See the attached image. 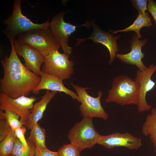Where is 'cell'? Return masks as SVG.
Here are the masks:
<instances>
[{
  "label": "cell",
  "instance_id": "obj_18",
  "mask_svg": "<svg viewBox=\"0 0 156 156\" xmlns=\"http://www.w3.org/2000/svg\"><path fill=\"white\" fill-rule=\"evenodd\" d=\"M142 134L149 137L156 155V106L151 109V113L146 118L142 128Z\"/></svg>",
  "mask_w": 156,
  "mask_h": 156
},
{
  "label": "cell",
  "instance_id": "obj_22",
  "mask_svg": "<svg viewBox=\"0 0 156 156\" xmlns=\"http://www.w3.org/2000/svg\"><path fill=\"white\" fill-rule=\"evenodd\" d=\"M6 120L14 132L16 129L23 127L22 123L19 119L20 116L16 113L8 109L5 110Z\"/></svg>",
  "mask_w": 156,
  "mask_h": 156
},
{
  "label": "cell",
  "instance_id": "obj_21",
  "mask_svg": "<svg viewBox=\"0 0 156 156\" xmlns=\"http://www.w3.org/2000/svg\"><path fill=\"white\" fill-rule=\"evenodd\" d=\"M35 148L36 147L31 143L30 148L26 147L17 138L12 154L15 156H32L35 155Z\"/></svg>",
  "mask_w": 156,
  "mask_h": 156
},
{
  "label": "cell",
  "instance_id": "obj_26",
  "mask_svg": "<svg viewBox=\"0 0 156 156\" xmlns=\"http://www.w3.org/2000/svg\"><path fill=\"white\" fill-rule=\"evenodd\" d=\"M5 120H0V142L4 139L12 130Z\"/></svg>",
  "mask_w": 156,
  "mask_h": 156
},
{
  "label": "cell",
  "instance_id": "obj_24",
  "mask_svg": "<svg viewBox=\"0 0 156 156\" xmlns=\"http://www.w3.org/2000/svg\"><path fill=\"white\" fill-rule=\"evenodd\" d=\"M26 131V129L23 126L16 129L14 132L17 137L21 141L22 144L28 148H30L31 145V142L27 140L25 137V135Z\"/></svg>",
  "mask_w": 156,
  "mask_h": 156
},
{
  "label": "cell",
  "instance_id": "obj_7",
  "mask_svg": "<svg viewBox=\"0 0 156 156\" xmlns=\"http://www.w3.org/2000/svg\"><path fill=\"white\" fill-rule=\"evenodd\" d=\"M70 84L76 91L81 103L79 109L83 117L100 118L105 120L108 119L109 115L101 103V98L103 94L101 91H98V96L95 97L90 96L86 91L90 89V88L82 87L73 83Z\"/></svg>",
  "mask_w": 156,
  "mask_h": 156
},
{
  "label": "cell",
  "instance_id": "obj_17",
  "mask_svg": "<svg viewBox=\"0 0 156 156\" xmlns=\"http://www.w3.org/2000/svg\"><path fill=\"white\" fill-rule=\"evenodd\" d=\"M153 26L151 17L146 12L145 14L138 13V16L133 23L126 28L118 30H110V32L114 34L119 32H126L133 31L136 33L138 38H140L142 36L140 32L141 29L144 27H149Z\"/></svg>",
  "mask_w": 156,
  "mask_h": 156
},
{
  "label": "cell",
  "instance_id": "obj_9",
  "mask_svg": "<svg viewBox=\"0 0 156 156\" xmlns=\"http://www.w3.org/2000/svg\"><path fill=\"white\" fill-rule=\"evenodd\" d=\"M37 99L22 96L16 99H12L0 93V109H8L16 113L20 117L23 125H25L28 120L34 103Z\"/></svg>",
  "mask_w": 156,
  "mask_h": 156
},
{
  "label": "cell",
  "instance_id": "obj_13",
  "mask_svg": "<svg viewBox=\"0 0 156 156\" xmlns=\"http://www.w3.org/2000/svg\"><path fill=\"white\" fill-rule=\"evenodd\" d=\"M97 144L107 149L123 147L136 150L140 147L142 143L141 138L135 137L130 133L117 132L106 135H101Z\"/></svg>",
  "mask_w": 156,
  "mask_h": 156
},
{
  "label": "cell",
  "instance_id": "obj_20",
  "mask_svg": "<svg viewBox=\"0 0 156 156\" xmlns=\"http://www.w3.org/2000/svg\"><path fill=\"white\" fill-rule=\"evenodd\" d=\"M17 137L12 130L0 143V156H7L12 154Z\"/></svg>",
  "mask_w": 156,
  "mask_h": 156
},
{
  "label": "cell",
  "instance_id": "obj_3",
  "mask_svg": "<svg viewBox=\"0 0 156 156\" xmlns=\"http://www.w3.org/2000/svg\"><path fill=\"white\" fill-rule=\"evenodd\" d=\"M21 0H15L11 15L4 19L3 23L7 26L3 32L10 42H14L16 36L34 30L49 28V21L41 24L35 23L23 15L21 10Z\"/></svg>",
  "mask_w": 156,
  "mask_h": 156
},
{
  "label": "cell",
  "instance_id": "obj_2",
  "mask_svg": "<svg viewBox=\"0 0 156 156\" xmlns=\"http://www.w3.org/2000/svg\"><path fill=\"white\" fill-rule=\"evenodd\" d=\"M139 92L138 83L127 75H120L113 79L105 102L115 103L122 106L129 105L137 106Z\"/></svg>",
  "mask_w": 156,
  "mask_h": 156
},
{
  "label": "cell",
  "instance_id": "obj_11",
  "mask_svg": "<svg viewBox=\"0 0 156 156\" xmlns=\"http://www.w3.org/2000/svg\"><path fill=\"white\" fill-rule=\"evenodd\" d=\"M91 26L93 29L91 35L86 38H77L76 46L82 43L87 40H91L96 43H99L105 46L109 51L110 59L109 63L111 64L116 57V55L119 51L117 44V40L120 37V35H118L114 36L109 32L101 29L96 25L93 20L91 22Z\"/></svg>",
  "mask_w": 156,
  "mask_h": 156
},
{
  "label": "cell",
  "instance_id": "obj_23",
  "mask_svg": "<svg viewBox=\"0 0 156 156\" xmlns=\"http://www.w3.org/2000/svg\"><path fill=\"white\" fill-rule=\"evenodd\" d=\"M80 152L71 143L64 145L58 151L59 156H81Z\"/></svg>",
  "mask_w": 156,
  "mask_h": 156
},
{
  "label": "cell",
  "instance_id": "obj_15",
  "mask_svg": "<svg viewBox=\"0 0 156 156\" xmlns=\"http://www.w3.org/2000/svg\"><path fill=\"white\" fill-rule=\"evenodd\" d=\"M41 81L38 86L32 91L33 93L38 94L42 90H50L57 92H63L69 95L73 99H76L79 102L77 93L66 87L63 80L58 77L41 71Z\"/></svg>",
  "mask_w": 156,
  "mask_h": 156
},
{
  "label": "cell",
  "instance_id": "obj_19",
  "mask_svg": "<svg viewBox=\"0 0 156 156\" xmlns=\"http://www.w3.org/2000/svg\"><path fill=\"white\" fill-rule=\"evenodd\" d=\"M30 130V135L28 140L38 149H42L47 148L45 145V129L42 128L38 122Z\"/></svg>",
  "mask_w": 156,
  "mask_h": 156
},
{
  "label": "cell",
  "instance_id": "obj_28",
  "mask_svg": "<svg viewBox=\"0 0 156 156\" xmlns=\"http://www.w3.org/2000/svg\"><path fill=\"white\" fill-rule=\"evenodd\" d=\"M147 8L156 23V2L153 0H148Z\"/></svg>",
  "mask_w": 156,
  "mask_h": 156
},
{
  "label": "cell",
  "instance_id": "obj_12",
  "mask_svg": "<svg viewBox=\"0 0 156 156\" xmlns=\"http://www.w3.org/2000/svg\"><path fill=\"white\" fill-rule=\"evenodd\" d=\"M14 44L17 55L23 57L25 66L36 75L40 76V67L44 63V56L36 49L18 39H15Z\"/></svg>",
  "mask_w": 156,
  "mask_h": 156
},
{
  "label": "cell",
  "instance_id": "obj_1",
  "mask_svg": "<svg viewBox=\"0 0 156 156\" xmlns=\"http://www.w3.org/2000/svg\"><path fill=\"white\" fill-rule=\"evenodd\" d=\"M10 42V55L1 61L3 76L0 79V93L13 99L27 96L38 85L41 77L23 64L15 50L14 42Z\"/></svg>",
  "mask_w": 156,
  "mask_h": 156
},
{
  "label": "cell",
  "instance_id": "obj_10",
  "mask_svg": "<svg viewBox=\"0 0 156 156\" xmlns=\"http://www.w3.org/2000/svg\"><path fill=\"white\" fill-rule=\"evenodd\" d=\"M156 71V63L152 64L143 71L138 70L135 80L139 84V95L137 105L138 113L147 112L151 109V105L146 102V96L147 93L153 90L156 85V83L151 77Z\"/></svg>",
  "mask_w": 156,
  "mask_h": 156
},
{
  "label": "cell",
  "instance_id": "obj_14",
  "mask_svg": "<svg viewBox=\"0 0 156 156\" xmlns=\"http://www.w3.org/2000/svg\"><path fill=\"white\" fill-rule=\"evenodd\" d=\"M148 42L147 39L140 40L136 34H133L130 41L131 51L125 54L117 53L116 57L122 62L130 65H135L139 70L143 71L147 68L143 63L142 59L144 57V54L142 51V47Z\"/></svg>",
  "mask_w": 156,
  "mask_h": 156
},
{
  "label": "cell",
  "instance_id": "obj_6",
  "mask_svg": "<svg viewBox=\"0 0 156 156\" xmlns=\"http://www.w3.org/2000/svg\"><path fill=\"white\" fill-rule=\"evenodd\" d=\"M74 63L64 53L54 50L44 57L41 71L57 77L63 81L70 79L74 72Z\"/></svg>",
  "mask_w": 156,
  "mask_h": 156
},
{
  "label": "cell",
  "instance_id": "obj_4",
  "mask_svg": "<svg viewBox=\"0 0 156 156\" xmlns=\"http://www.w3.org/2000/svg\"><path fill=\"white\" fill-rule=\"evenodd\" d=\"M93 118L84 117L70 129L68 137L70 143L80 152L85 148H90L97 144L101 135L96 130Z\"/></svg>",
  "mask_w": 156,
  "mask_h": 156
},
{
  "label": "cell",
  "instance_id": "obj_29",
  "mask_svg": "<svg viewBox=\"0 0 156 156\" xmlns=\"http://www.w3.org/2000/svg\"><path fill=\"white\" fill-rule=\"evenodd\" d=\"M6 118L5 116V112L3 110H0V120H5Z\"/></svg>",
  "mask_w": 156,
  "mask_h": 156
},
{
  "label": "cell",
  "instance_id": "obj_8",
  "mask_svg": "<svg viewBox=\"0 0 156 156\" xmlns=\"http://www.w3.org/2000/svg\"><path fill=\"white\" fill-rule=\"evenodd\" d=\"M67 13L62 12L55 15L49 22V28L64 53L69 56L71 54L73 50L72 47L68 44L70 36L76 31L77 27L85 26L90 28L91 22L88 21L84 24L79 26L67 23L64 21V17Z\"/></svg>",
  "mask_w": 156,
  "mask_h": 156
},
{
  "label": "cell",
  "instance_id": "obj_5",
  "mask_svg": "<svg viewBox=\"0 0 156 156\" xmlns=\"http://www.w3.org/2000/svg\"><path fill=\"white\" fill-rule=\"evenodd\" d=\"M17 38L21 42L36 49L44 57L51 51L58 50L61 47L49 28L31 30L19 35Z\"/></svg>",
  "mask_w": 156,
  "mask_h": 156
},
{
  "label": "cell",
  "instance_id": "obj_30",
  "mask_svg": "<svg viewBox=\"0 0 156 156\" xmlns=\"http://www.w3.org/2000/svg\"><path fill=\"white\" fill-rule=\"evenodd\" d=\"M7 156H15L13 155L12 154H11Z\"/></svg>",
  "mask_w": 156,
  "mask_h": 156
},
{
  "label": "cell",
  "instance_id": "obj_25",
  "mask_svg": "<svg viewBox=\"0 0 156 156\" xmlns=\"http://www.w3.org/2000/svg\"><path fill=\"white\" fill-rule=\"evenodd\" d=\"M131 1L134 8L138 11V13L145 14L148 10V0H132Z\"/></svg>",
  "mask_w": 156,
  "mask_h": 156
},
{
  "label": "cell",
  "instance_id": "obj_27",
  "mask_svg": "<svg viewBox=\"0 0 156 156\" xmlns=\"http://www.w3.org/2000/svg\"><path fill=\"white\" fill-rule=\"evenodd\" d=\"M35 155L36 156H59L58 152L51 151L47 148L42 149L36 148Z\"/></svg>",
  "mask_w": 156,
  "mask_h": 156
},
{
  "label": "cell",
  "instance_id": "obj_16",
  "mask_svg": "<svg viewBox=\"0 0 156 156\" xmlns=\"http://www.w3.org/2000/svg\"><path fill=\"white\" fill-rule=\"evenodd\" d=\"M57 93V92H50L49 90H47L41 100L34 105L31 110L28 122L25 125L27 129H31L32 127L42 118L48 104Z\"/></svg>",
  "mask_w": 156,
  "mask_h": 156
},
{
  "label": "cell",
  "instance_id": "obj_31",
  "mask_svg": "<svg viewBox=\"0 0 156 156\" xmlns=\"http://www.w3.org/2000/svg\"><path fill=\"white\" fill-rule=\"evenodd\" d=\"M32 156H35V155H32Z\"/></svg>",
  "mask_w": 156,
  "mask_h": 156
}]
</instances>
